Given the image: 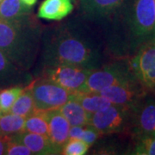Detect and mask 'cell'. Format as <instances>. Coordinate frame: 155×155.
Listing matches in <instances>:
<instances>
[{
  "instance_id": "cell-1",
  "label": "cell",
  "mask_w": 155,
  "mask_h": 155,
  "mask_svg": "<svg viewBox=\"0 0 155 155\" xmlns=\"http://www.w3.org/2000/svg\"><path fill=\"white\" fill-rule=\"evenodd\" d=\"M41 44L44 68L57 65L93 69L100 67L99 41L78 22H67L43 30Z\"/></svg>"
},
{
  "instance_id": "cell-2",
  "label": "cell",
  "mask_w": 155,
  "mask_h": 155,
  "mask_svg": "<svg viewBox=\"0 0 155 155\" xmlns=\"http://www.w3.org/2000/svg\"><path fill=\"white\" fill-rule=\"evenodd\" d=\"M42 33L33 14L11 21L0 19V50L17 67L29 70L38 55Z\"/></svg>"
},
{
  "instance_id": "cell-3",
  "label": "cell",
  "mask_w": 155,
  "mask_h": 155,
  "mask_svg": "<svg viewBox=\"0 0 155 155\" xmlns=\"http://www.w3.org/2000/svg\"><path fill=\"white\" fill-rule=\"evenodd\" d=\"M117 13L122 15L130 49L136 51L141 45L155 40L154 0H132L124 3Z\"/></svg>"
},
{
  "instance_id": "cell-4",
  "label": "cell",
  "mask_w": 155,
  "mask_h": 155,
  "mask_svg": "<svg viewBox=\"0 0 155 155\" xmlns=\"http://www.w3.org/2000/svg\"><path fill=\"white\" fill-rule=\"evenodd\" d=\"M136 79L128 61H116L98 67L90 73L86 81L78 91L99 92L111 85Z\"/></svg>"
},
{
  "instance_id": "cell-5",
  "label": "cell",
  "mask_w": 155,
  "mask_h": 155,
  "mask_svg": "<svg viewBox=\"0 0 155 155\" xmlns=\"http://www.w3.org/2000/svg\"><path fill=\"white\" fill-rule=\"evenodd\" d=\"M132 108L112 104L106 109L91 114L88 125L102 135L130 132Z\"/></svg>"
},
{
  "instance_id": "cell-6",
  "label": "cell",
  "mask_w": 155,
  "mask_h": 155,
  "mask_svg": "<svg viewBox=\"0 0 155 155\" xmlns=\"http://www.w3.org/2000/svg\"><path fill=\"white\" fill-rule=\"evenodd\" d=\"M128 63L139 83L149 94L155 95V40L141 45Z\"/></svg>"
},
{
  "instance_id": "cell-7",
  "label": "cell",
  "mask_w": 155,
  "mask_h": 155,
  "mask_svg": "<svg viewBox=\"0 0 155 155\" xmlns=\"http://www.w3.org/2000/svg\"><path fill=\"white\" fill-rule=\"evenodd\" d=\"M32 93L35 109L39 112L59 109L72 96V92L42 76L33 81Z\"/></svg>"
},
{
  "instance_id": "cell-8",
  "label": "cell",
  "mask_w": 155,
  "mask_h": 155,
  "mask_svg": "<svg viewBox=\"0 0 155 155\" xmlns=\"http://www.w3.org/2000/svg\"><path fill=\"white\" fill-rule=\"evenodd\" d=\"M93 70V68L76 65H57L45 67L42 77L72 93L81 88Z\"/></svg>"
},
{
  "instance_id": "cell-9",
  "label": "cell",
  "mask_w": 155,
  "mask_h": 155,
  "mask_svg": "<svg viewBox=\"0 0 155 155\" xmlns=\"http://www.w3.org/2000/svg\"><path fill=\"white\" fill-rule=\"evenodd\" d=\"M99 93L107 97L113 104L131 108L146 98L149 94L137 79L111 85L102 90Z\"/></svg>"
},
{
  "instance_id": "cell-10",
  "label": "cell",
  "mask_w": 155,
  "mask_h": 155,
  "mask_svg": "<svg viewBox=\"0 0 155 155\" xmlns=\"http://www.w3.org/2000/svg\"><path fill=\"white\" fill-rule=\"evenodd\" d=\"M132 136L155 134V100L144 98L132 108Z\"/></svg>"
},
{
  "instance_id": "cell-11",
  "label": "cell",
  "mask_w": 155,
  "mask_h": 155,
  "mask_svg": "<svg viewBox=\"0 0 155 155\" xmlns=\"http://www.w3.org/2000/svg\"><path fill=\"white\" fill-rule=\"evenodd\" d=\"M126 0H80L79 7L84 17L91 21L111 19Z\"/></svg>"
},
{
  "instance_id": "cell-12",
  "label": "cell",
  "mask_w": 155,
  "mask_h": 155,
  "mask_svg": "<svg viewBox=\"0 0 155 155\" xmlns=\"http://www.w3.org/2000/svg\"><path fill=\"white\" fill-rule=\"evenodd\" d=\"M44 113L48 126V138L59 154H61L63 146L69 138L71 125L59 109L51 110Z\"/></svg>"
},
{
  "instance_id": "cell-13",
  "label": "cell",
  "mask_w": 155,
  "mask_h": 155,
  "mask_svg": "<svg viewBox=\"0 0 155 155\" xmlns=\"http://www.w3.org/2000/svg\"><path fill=\"white\" fill-rule=\"evenodd\" d=\"M11 137L12 140L25 145L33 153V154H59L58 151L55 149L48 136L23 131L17 134L11 135Z\"/></svg>"
},
{
  "instance_id": "cell-14",
  "label": "cell",
  "mask_w": 155,
  "mask_h": 155,
  "mask_svg": "<svg viewBox=\"0 0 155 155\" xmlns=\"http://www.w3.org/2000/svg\"><path fill=\"white\" fill-rule=\"evenodd\" d=\"M72 11V0H44L39 6L37 17L48 21H61Z\"/></svg>"
},
{
  "instance_id": "cell-15",
  "label": "cell",
  "mask_w": 155,
  "mask_h": 155,
  "mask_svg": "<svg viewBox=\"0 0 155 155\" xmlns=\"http://www.w3.org/2000/svg\"><path fill=\"white\" fill-rule=\"evenodd\" d=\"M71 98L77 101L90 114H94L112 104L110 100L100 94L99 92L75 91L72 93Z\"/></svg>"
},
{
  "instance_id": "cell-16",
  "label": "cell",
  "mask_w": 155,
  "mask_h": 155,
  "mask_svg": "<svg viewBox=\"0 0 155 155\" xmlns=\"http://www.w3.org/2000/svg\"><path fill=\"white\" fill-rule=\"evenodd\" d=\"M59 110L65 116L71 126H86L88 125L91 115L72 98L59 108Z\"/></svg>"
},
{
  "instance_id": "cell-17",
  "label": "cell",
  "mask_w": 155,
  "mask_h": 155,
  "mask_svg": "<svg viewBox=\"0 0 155 155\" xmlns=\"http://www.w3.org/2000/svg\"><path fill=\"white\" fill-rule=\"evenodd\" d=\"M32 14V7L26 5L22 0H2L0 3V19L16 20Z\"/></svg>"
},
{
  "instance_id": "cell-18",
  "label": "cell",
  "mask_w": 155,
  "mask_h": 155,
  "mask_svg": "<svg viewBox=\"0 0 155 155\" xmlns=\"http://www.w3.org/2000/svg\"><path fill=\"white\" fill-rule=\"evenodd\" d=\"M33 81L28 83L22 91L20 96L17 97L13 106L11 107L10 113L15 114L22 117H28L35 112V102L32 93Z\"/></svg>"
},
{
  "instance_id": "cell-19",
  "label": "cell",
  "mask_w": 155,
  "mask_h": 155,
  "mask_svg": "<svg viewBox=\"0 0 155 155\" xmlns=\"http://www.w3.org/2000/svg\"><path fill=\"white\" fill-rule=\"evenodd\" d=\"M21 78L31 82L30 79H26L25 76H23L22 69L13 64L0 50V83L11 84L10 82H16Z\"/></svg>"
},
{
  "instance_id": "cell-20",
  "label": "cell",
  "mask_w": 155,
  "mask_h": 155,
  "mask_svg": "<svg viewBox=\"0 0 155 155\" xmlns=\"http://www.w3.org/2000/svg\"><path fill=\"white\" fill-rule=\"evenodd\" d=\"M25 117L12 113L3 114L0 118V134L14 135L24 131Z\"/></svg>"
},
{
  "instance_id": "cell-21",
  "label": "cell",
  "mask_w": 155,
  "mask_h": 155,
  "mask_svg": "<svg viewBox=\"0 0 155 155\" xmlns=\"http://www.w3.org/2000/svg\"><path fill=\"white\" fill-rule=\"evenodd\" d=\"M24 131L48 137V126L44 112L35 111L25 119Z\"/></svg>"
},
{
  "instance_id": "cell-22",
  "label": "cell",
  "mask_w": 155,
  "mask_h": 155,
  "mask_svg": "<svg viewBox=\"0 0 155 155\" xmlns=\"http://www.w3.org/2000/svg\"><path fill=\"white\" fill-rule=\"evenodd\" d=\"M132 154L155 155V134H141L133 136Z\"/></svg>"
},
{
  "instance_id": "cell-23",
  "label": "cell",
  "mask_w": 155,
  "mask_h": 155,
  "mask_svg": "<svg viewBox=\"0 0 155 155\" xmlns=\"http://www.w3.org/2000/svg\"><path fill=\"white\" fill-rule=\"evenodd\" d=\"M24 87L19 84L0 91V110L3 114L10 113L11 107L22 92Z\"/></svg>"
},
{
  "instance_id": "cell-24",
  "label": "cell",
  "mask_w": 155,
  "mask_h": 155,
  "mask_svg": "<svg viewBox=\"0 0 155 155\" xmlns=\"http://www.w3.org/2000/svg\"><path fill=\"white\" fill-rule=\"evenodd\" d=\"M89 146L80 139H68L61 149V154L84 155L88 152Z\"/></svg>"
},
{
  "instance_id": "cell-25",
  "label": "cell",
  "mask_w": 155,
  "mask_h": 155,
  "mask_svg": "<svg viewBox=\"0 0 155 155\" xmlns=\"http://www.w3.org/2000/svg\"><path fill=\"white\" fill-rule=\"evenodd\" d=\"M6 155H32L33 153L25 145L12 140L11 137L5 150Z\"/></svg>"
},
{
  "instance_id": "cell-26",
  "label": "cell",
  "mask_w": 155,
  "mask_h": 155,
  "mask_svg": "<svg viewBox=\"0 0 155 155\" xmlns=\"http://www.w3.org/2000/svg\"><path fill=\"white\" fill-rule=\"evenodd\" d=\"M100 136H102V134L97 130H96L94 127L86 125V126H84L81 140L85 141L91 147V145L94 144L95 141L99 138Z\"/></svg>"
},
{
  "instance_id": "cell-27",
  "label": "cell",
  "mask_w": 155,
  "mask_h": 155,
  "mask_svg": "<svg viewBox=\"0 0 155 155\" xmlns=\"http://www.w3.org/2000/svg\"><path fill=\"white\" fill-rule=\"evenodd\" d=\"M84 129V126H71L69 129V138L81 140Z\"/></svg>"
},
{
  "instance_id": "cell-28",
  "label": "cell",
  "mask_w": 155,
  "mask_h": 155,
  "mask_svg": "<svg viewBox=\"0 0 155 155\" xmlns=\"http://www.w3.org/2000/svg\"><path fill=\"white\" fill-rule=\"evenodd\" d=\"M11 140V135L0 134V155L5 154L6 147Z\"/></svg>"
},
{
  "instance_id": "cell-29",
  "label": "cell",
  "mask_w": 155,
  "mask_h": 155,
  "mask_svg": "<svg viewBox=\"0 0 155 155\" xmlns=\"http://www.w3.org/2000/svg\"><path fill=\"white\" fill-rule=\"evenodd\" d=\"M22 3H24L26 5L30 6V7H33L35 4H36V2H37V0H22Z\"/></svg>"
},
{
  "instance_id": "cell-30",
  "label": "cell",
  "mask_w": 155,
  "mask_h": 155,
  "mask_svg": "<svg viewBox=\"0 0 155 155\" xmlns=\"http://www.w3.org/2000/svg\"><path fill=\"white\" fill-rule=\"evenodd\" d=\"M2 115H3V113H2V111L0 110V118H1V116H2Z\"/></svg>"
},
{
  "instance_id": "cell-31",
  "label": "cell",
  "mask_w": 155,
  "mask_h": 155,
  "mask_svg": "<svg viewBox=\"0 0 155 155\" xmlns=\"http://www.w3.org/2000/svg\"><path fill=\"white\" fill-rule=\"evenodd\" d=\"M1 2H2V0H0V3H1Z\"/></svg>"
},
{
  "instance_id": "cell-32",
  "label": "cell",
  "mask_w": 155,
  "mask_h": 155,
  "mask_svg": "<svg viewBox=\"0 0 155 155\" xmlns=\"http://www.w3.org/2000/svg\"><path fill=\"white\" fill-rule=\"evenodd\" d=\"M154 2H155V0H154Z\"/></svg>"
}]
</instances>
